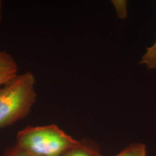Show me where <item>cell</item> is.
Masks as SVG:
<instances>
[{
    "label": "cell",
    "mask_w": 156,
    "mask_h": 156,
    "mask_svg": "<svg viewBox=\"0 0 156 156\" xmlns=\"http://www.w3.org/2000/svg\"><path fill=\"white\" fill-rule=\"evenodd\" d=\"M36 78L30 72L17 75L0 87V127L26 117L36 100Z\"/></svg>",
    "instance_id": "1"
},
{
    "label": "cell",
    "mask_w": 156,
    "mask_h": 156,
    "mask_svg": "<svg viewBox=\"0 0 156 156\" xmlns=\"http://www.w3.org/2000/svg\"><path fill=\"white\" fill-rule=\"evenodd\" d=\"M74 139L55 124L28 126L17 132L16 145L36 156H62L77 146Z\"/></svg>",
    "instance_id": "2"
},
{
    "label": "cell",
    "mask_w": 156,
    "mask_h": 156,
    "mask_svg": "<svg viewBox=\"0 0 156 156\" xmlns=\"http://www.w3.org/2000/svg\"><path fill=\"white\" fill-rule=\"evenodd\" d=\"M15 58L6 51H0V86L5 85L18 75Z\"/></svg>",
    "instance_id": "3"
},
{
    "label": "cell",
    "mask_w": 156,
    "mask_h": 156,
    "mask_svg": "<svg viewBox=\"0 0 156 156\" xmlns=\"http://www.w3.org/2000/svg\"><path fill=\"white\" fill-rule=\"evenodd\" d=\"M62 156H103L95 142L88 140L80 141L77 146L65 152Z\"/></svg>",
    "instance_id": "4"
},
{
    "label": "cell",
    "mask_w": 156,
    "mask_h": 156,
    "mask_svg": "<svg viewBox=\"0 0 156 156\" xmlns=\"http://www.w3.org/2000/svg\"><path fill=\"white\" fill-rule=\"evenodd\" d=\"M114 156H147V148L144 144L134 142Z\"/></svg>",
    "instance_id": "5"
},
{
    "label": "cell",
    "mask_w": 156,
    "mask_h": 156,
    "mask_svg": "<svg viewBox=\"0 0 156 156\" xmlns=\"http://www.w3.org/2000/svg\"><path fill=\"white\" fill-rule=\"evenodd\" d=\"M140 64L145 65L148 69L156 68V41L152 46L147 48L145 54L142 56Z\"/></svg>",
    "instance_id": "6"
},
{
    "label": "cell",
    "mask_w": 156,
    "mask_h": 156,
    "mask_svg": "<svg viewBox=\"0 0 156 156\" xmlns=\"http://www.w3.org/2000/svg\"><path fill=\"white\" fill-rule=\"evenodd\" d=\"M2 156H36L33 154L28 153V151H25L23 148L20 147L18 145L15 144V145L9 147L6 150L5 153Z\"/></svg>",
    "instance_id": "7"
},
{
    "label": "cell",
    "mask_w": 156,
    "mask_h": 156,
    "mask_svg": "<svg viewBox=\"0 0 156 156\" xmlns=\"http://www.w3.org/2000/svg\"><path fill=\"white\" fill-rule=\"evenodd\" d=\"M116 14L120 18H124L126 16V1H113Z\"/></svg>",
    "instance_id": "8"
}]
</instances>
